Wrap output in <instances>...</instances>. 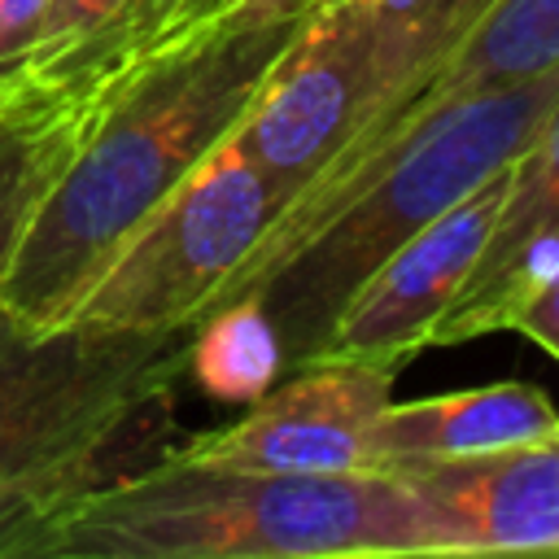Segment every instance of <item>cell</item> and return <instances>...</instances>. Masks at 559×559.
I'll return each instance as SVG.
<instances>
[{
    "label": "cell",
    "mask_w": 559,
    "mask_h": 559,
    "mask_svg": "<svg viewBox=\"0 0 559 559\" xmlns=\"http://www.w3.org/2000/svg\"><path fill=\"white\" fill-rule=\"evenodd\" d=\"M310 13L314 0H262L105 96L13 249L0 314L31 332L61 323L131 227L227 144Z\"/></svg>",
    "instance_id": "obj_1"
},
{
    "label": "cell",
    "mask_w": 559,
    "mask_h": 559,
    "mask_svg": "<svg viewBox=\"0 0 559 559\" xmlns=\"http://www.w3.org/2000/svg\"><path fill=\"white\" fill-rule=\"evenodd\" d=\"M437 559L428 502L393 472L157 463L52 489L0 520V559Z\"/></svg>",
    "instance_id": "obj_2"
},
{
    "label": "cell",
    "mask_w": 559,
    "mask_h": 559,
    "mask_svg": "<svg viewBox=\"0 0 559 559\" xmlns=\"http://www.w3.org/2000/svg\"><path fill=\"white\" fill-rule=\"evenodd\" d=\"M555 100L559 70L459 100L415 127L376 175L249 293L275 332L280 376L314 362L354 288L432 218L511 166Z\"/></svg>",
    "instance_id": "obj_3"
},
{
    "label": "cell",
    "mask_w": 559,
    "mask_h": 559,
    "mask_svg": "<svg viewBox=\"0 0 559 559\" xmlns=\"http://www.w3.org/2000/svg\"><path fill=\"white\" fill-rule=\"evenodd\" d=\"M197 323L17 328L0 314V520L17 507L96 485L105 454L144 411L170 402L192 367Z\"/></svg>",
    "instance_id": "obj_4"
},
{
    "label": "cell",
    "mask_w": 559,
    "mask_h": 559,
    "mask_svg": "<svg viewBox=\"0 0 559 559\" xmlns=\"http://www.w3.org/2000/svg\"><path fill=\"white\" fill-rule=\"evenodd\" d=\"M280 210L284 197L262 170H253L231 144L214 148L131 227L66 319L100 328L197 323L201 306L245 262Z\"/></svg>",
    "instance_id": "obj_5"
},
{
    "label": "cell",
    "mask_w": 559,
    "mask_h": 559,
    "mask_svg": "<svg viewBox=\"0 0 559 559\" xmlns=\"http://www.w3.org/2000/svg\"><path fill=\"white\" fill-rule=\"evenodd\" d=\"M550 70H559V0H493L476 17V26L437 61V70L402 105L358 122V131L336 148V157L280 210V218L258 236V245L245 253V262L214 288V297L201 306L197 323L210 319L214 310L249 297L432 114H441L459 100H472V96L533 83Z\"/></svg>",
    "instance_id": "obj_6"
},
{
    "label": "cell",
    "mask_w": 559,
    "mask_h": 559,
    "mask_svg": "<svg viewBox=\"0 0 559 559\" xmlns=\"http://www.w3.org/2000/svg\"><path fill=\"white\" fill-rule=\"evenodd\" d=\"M367 109V26L354 0H314L301 39L258 87L227 144L253 170H262L288 205L336 157Z\"/></svg>",
    "instance_id": "obj_7"
},
{
    "label": "cell",
    "mask_w": 559,
    "mask_h": 559,
    "mask_svg": "<svg viewBox=\"0 0 559 559\" xmlns=\"http://www.w3.org/2000/svg\"><path fill=\"white\" fill-rule=\"evenodd\" d=\"M397 367L323 358L280 376L236 424L192 432L157 454L236 472H358L371 419L393 397Z\"/></svg>",
    "instance_id": "obj_8"
},
{
    "label": "cell",
    "mask_w": 559,
    "mask_h": 559,
    "mask_svg": "<svg viewBox=\"0 0 559 559\" xmlns=\"http://www.w3.org/2000/svg\"><path fill=\"white\" fill-rule=\"evenodd\" d=\"M502 192H507V166L493 179H485L476 192H467L459 205H450L441 218H432L397 253H389L341 306L314 362L354 358L402 371L415 354H424L428 332L459 297L467 271L476 266L493 231Z\"/></svg>",
    "instance_id": "obj_9"
},
{
    "label": "cell",
    "mask_w": 559,
    "mask_h": 559,
    "mask_svg": "<svg viewBox=\"0 0 559 559\" xmlns=\"http://www.w3.org/2000/svg\"><path fill=\"white\" fill-rule=\"evenodd\" d=\"M376 472H393L428 502L454 555H559V432Z\"/></svg>",
    "instance_id": "obj_10"
},
{
    "label": "cell",
    "mask_w": 559,
    "mask_h": 559,
    "mask_svg": "<svg viewBox=\"0 0 559 559\" xmlns=\"http://www.w3.org/2000/svg\"><path fill=\"white\" fill-rule=\"evenodd\" d=\"M559 266V100L537 135L507 166V192L493 231L467 271L459 297L428 332L424 349L507 332L520 301Z\"/></svg>",
    "instance_id": "obj_11"
},
{
    "label": "cell",
    "mask_w": 559,
    "mask_h": 559,
    "mask_svg": "<svg viewBox=\"0 0 559 559\" xmlns=\"http://www.w3.org/2000/svg\"><path fill=\"white\" fill-rule=\"evenodd\" d=\"M559 432L550 397L520 380H498L463 393H437L415 402H384L367 432V467H393L415 459H463L507 450Z\"/></svg>",
    "instance_id": "obj_12"
},
{
    "label": "cell",
    "mask_w": 559,
    "mask_h": 559,
    "mask_svg": "<svg viewBox=\"0 0 559 559\" xmlns=\"http://www.w3.org/2000/svg\"><path fill=\"white\" fill-rule=\"evenodd\" d=\"M253 4H262V0H127L114 13V22L87 48H79L22 105H87V109H96L105 96H114L140 70L223 31Z\"/></svg>",
    "instance_id": "obj_13"
},
{
    "label": "cell",
    "mask_w": 559,
    "mask_h": 559,
    "mask_svg": "<svg viewBox=\"0 0 559 559\" xmlns=\"http://www.w3.org/2000/svg\"><path fill=\"white\" fill-rule=\"evenodd\" d=\"M493 0H354L367 26L371 114L402 105ZM362 118V122H367ZM358 131V127H354Z\"/></svg>",
    "instance_id": "obj_14"
},
{
    "label": "cell",
    "mask_w": 559,
    "mask_h": 559,
    "mask_svg": "<svg viewBox=\"0 0 559 559\" xmlns=\"http://www.w3.org/2000/svg\"><path fill=\"white\" fill-rule=\"evenodd\" d=\"M92 122L87 105H17L0 100V280L13 249L57 183Z\"/></svg>",
    "instance_id": "obj_15"
},
{
    "label": "cell",
    "mask_w": 559,
    "mask_h": 559,
    "mask_svg": "<svg viewBox=\"0 0 559 559\" xmlns=\"http://www.w3.org/2000/svg\"><path fill=\"white\" fill-rule=\"evenodd\" d=\"M197 384L227 402H253L280 380V345L266 314L240 297L197 323L192 367Z\"/></svg>",
    "instance_id": "obj_16"
},
{
    "label": "cell",
    "mask_w": 559,
    "mask_h": 559,
    "mask_svg": "<svg viewBox=\"0 0 559 559\" xmlns=\"http://www.w3.org/2000/svg\"><path fill=\"white\" fill-rule=\"evenodd\" d=\"M127 0H48L35 44L26 57L9 70H0V96L4 100H31L79 48H87L122 9Z\"/></svg>",
    "instance_id": "obj_17"
},
{
    "label": "cell",
    "mask_w": 559,
    "mask_h": 559,
    "mask_svg": "<svg viewBox=\"0 0 559 559\" xmlns=\"http://www.w3.org/2000/svg\"><path fill=\"white\" fill-rule=\"evenodd\" d=\"M511 328H515L520 336H528L533 345H542V349L559 362V266L520 301Z\"/></svg>",
    "instance_id": "obj_18"
}]
</instances>
